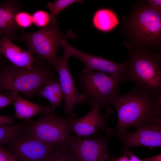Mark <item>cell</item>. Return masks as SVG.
<instances>
[{
    "mask_svg": "<svg viewBox=\"0 0 161 161\" xmlns=\"http://www.w3.org/2000/svg\"><path fill=\"white\" fill-rule=\"evenodd\" d=\"M44 161H76L74 157L67 146L57 147Z\"/></svg>",
    "mask_w": 161,
    "mask_h": 161,
    "instance_id": "obj_21",
    "label": "cell"
},
{
    "mask_svg": "<svg viewBox=\"0 0 161 161\" xmlns=\"http://www.w3.org/2000/svg\"><path fill=\"white\" fill-rule=\"evenodd\" d=\"M13 123V118L4 115H0V126L12 125Z\"/></svg>",
    "mask_w": 161,
    "mask_h": 161,
    "instance_id": "obj_27",
    "label": "cell"
},
{
    "mask_svg": "<svg viewBox=\"0 0 161 161\" xmlns=\"http://www.w3.org/2000/svg\"><path fill=\"white\" fill-rule=\"evenodd\" d=\"M123 155L117 159L113 158L112 161H129L128 157L125 152L123 151Z\"/></svg>",
    "mask_w": 161,
    "mask_h": 161,
    "instance_id": "obj_30",
    "label": "cell"
},
{
    "mask_svg": "<svg viewBox=\"0 0 161 161\" xmlns=\"http://www.w3.org/2000/svg\"><path fill=\"white\" fill-rule=\"evenodd\" d=\"M20 9L16 1L5 0L0 3V35L10 40H20L17 34L18 28L14 20L15 15Z\"/></svg>",
    "mask_w": 161,
    "mask_h": 161,
    "instance_id": "obj_15",
    "label": "cell"
},
{
    "mask_svg": "<svg viewBox=\"0 0 161 161\" xmlns=\"http://www.w3.org/2000/svg\"><path fill=\"white\" fill-rule=\"evenodd\" d=\"M60 46L64 49V54L74 57L83 63L84 65L82 71L83 72L97 71L119 80L126 71L127 61L118 63L102 57L89 55L70 46L67 43L66 40L62 41Z\"/></svg>",
    "mask_w": 161,
    "mask_h": 161,
    "instance_id": "obj_8",
    "label": "cell"
},
{
    "mask_svg": "<svg viewBox=\"0 0 161 161\" xmlns=\"http://www.w3.org/2000/svg\"><path fill=\"white\" fill-rule=\"evenodd\" d=\"M12 143L13 153L17 161H44L56 146L37 139L30 134L17 137Z\"/></svg>",
    "mask_w": 161,
    "mask_h": 161,
    "instance_id": "obj_11",
    "label": "cell"
},
{
    "mask_svg": "<svg viewBox=\"0 0 161 161\" xmlns=\"http://www.w3.org/2000/svg\"><path fill=\"white\" fill-rule=\"evenodd\" d=\"M0 161H17L14 156L10 152L0 148Z\"/></svg>",
    "mask_w": 161,
    "mask_h": 161,
    "instance_id": "obj_24",
    "label": "cell"
},
{
    "mask_svg": "<svg viewBox=\"0 0 161 161\" xmlns=\"http://www.w3.org/2000/svg\"><path fill=\"white\" fill-rule=\"evenodd\" d=\"M55 113L42 114L30 127L29 134L33 137L56 147L66 146L71 137V124L76 113L61 117Z\"/></svg>",
    "mask_w": 161,
    "mask_h": 161,
    "instance_id": "obj_7",
    "label": "cell"
},
{
    "mask_svg": "<svg viewBox=\"0 0 161 161\" xmlns=\"http://www.w3.org/2000/svg\"><path fill=\"white\" fill-rule=\"evenodd\" d=\"M38 95L47 99L55 108L60 105L64 99L61 86L56 78L47 81L40 90Z\"/></svg>",
    "mask_w": 161,
    "mask_h": 161,
    "instance_id": "obj_18",
    "label": "cell"
},
{
    "mask_svg": "<svg viewBox=\"0 0 161 161\" xmlns=\"http://www.w3.org/2000/svg\"><path fill=\"white\" fill-rule=\"evenodd\" d=\"M51 66L34 65L24 69L13 65L0 69V92L5 90L20 92L25 96L38 95L39 92L48 81L55 79Z\"/></svg>",
    "mask_w": 161,
    "mask_h": 161,
    "instance_id": "obj_3",
    "label": "cell"
},
{
    "mask_svg": "<svg viewBox=\"0 0 161 161\" xmlns=\"http://www.w3.org/2000/svg\"><path fill=\"white\" fill-rule=\"evenodd\" d=\"M2 36H1L0 35V38ZM2 55H1V53L0 52V61H1V56H2Z\"/></svg>",
    "mask_w": 161,
    "mask_h": 161,
    "instance_id": "obj_31",
    "label": "cell"
},
{
    "mask_svg": "<svg viewBox=\"0 0 161 161\" xmlns=\"http://www.w3.org/2000/svg\"><path fill=\"white\" fill-rule=\"evenodd\" d=\"M32 16L33 23L38 27L42 28L45 27L50 22L49 14L44 10H37Z\"/></svg>",
    "mask_w": 161,
    "mask_h": 161,
    "instance_id": "obj_23",
    "label": "cell"
},
{
    "mask_svg": "<svg viewBox=\"0 0 161 161\" xmlns=\"http://www.w3.org/2000/svg\"><path fill=\"white\" fill-rule=\"evenodd\" d=\"M83 1L81 0H57L53 2H49L47 7L50 11V23L52 24L56 23L57 16L66 7L73 4L81 3Z\"/></svg>",
    "mask_w": 161,
    "mask_h": 161,
    "instance_id": "obj_19",
    "label": "cell"
},
{
    "mask_svg": "<svg viewBox=\"0 0 161 161\" xmlns=\"http://www.w3.org/2000/svg\"><path fill=\"white\" fill-rule=\"evenodd\" d=\"M122 82L130 80L135 87L155 98L161 96V56L148 50L136 49L130 54Z\"/></svg>",
    "mask_w": 161,
    "mask_h": 161,
    "instance_id": "obj_2",
    "label": "cell"
},
{
    "mask_svg": "<svg viewBox=\"0 0 161 161\" xmlns=\"http://www.w3.org/2000/svg\"><path fill=\"white\" fill-rule=\"evenodd\" d=\"M12 103V99L8 95L0 92V109Z\"/></svg>",
    "mask_w": 161,
    "mask_h": 161,
    "instance_id": "obj_25",
    "label": "cell"
},
{
    "mask_svg": "<svg viewBox=\"0 0 161 161\" xmlns=\"http://www.w3.org/2000/svg\"><path fill=\"white\" fill-rule=\"evenodd\" d=\"M78 79L81 93L84 97V102L91 107H103L107 113L113 112L111 106L120 93L119 86L122 83L120 79L94 71H82Z\"/></svg>",
    "mask_w": 161,
    "mask_h": 161,
    "instance_id": "obj_4",
    "label": "cell"
},
{
    "mask_svg": "<svg viewBox=\"0 0 161 161\" xmlns=\"http://www.w3.org/2000/svg\"><path fill=\"white\" fill-rule=\"evenodd\" d=\"M0 52L15 66L28 69L34 66L33 53L21 49L4 36L0 38Z\"/></svg>",
    "mask_w": 161,
    "mask_h": 161,
    "instance_id": "obj_14",
    "label": "cell"
},
{
    "mask_svg": "<svg viewBox=\"0 0 161 161\" xmlns=\"http://www.w3.org/2000/svg\"><path fill=\"white\" fill-rule=\"evenodd\" d=\"M123 151L127 155L129 161H142L137 156L130 152L127 148L124 149Z\"/></svg>",
    "mask_w": 161,
    "mask_h": 161,
    "instance_id": "obj_28",
    "label": "cell"
},
{
    "mask_svg": "<svg viewBox=\"0 0 161 161\" xmlns=\"http://www.w3.org/2000/svg\"><path fill=\"white\" fill-rule=\"evenodd\" d=\"M93 23L97 29L107 32L114 28L119 22L116 15L112 11L103 9L96 12L93 17Z\"/></svg>",
    "mask_w": 161,
    "mask_h": 161,
    "instance_id": "obj_17",
    "label": "cell"
},
{
    "mask_svg": "<svg viewBox=\"0 0 161 161\" xmlns=\"http://www.w3.org/2000/svg\"><path fill=\"white\" fill-rule=\"evenodd\" d=\"M22 129L19 124L0 126V144L12 141L20 135Z\"/></svg>",
    "mask_w": 161,
    "mask_h": 161,
    "instance_id": "obj_20",
    "label": "cell"
},
{
    "mask_svg": "<svg viewBox=\"0 0 161 161\" xmlns=\"http://www.w3.org/2000/svg\"><path fill=\"white\" fill-rule=\"evenodd\" d=\"M149 6L155 10L161 13V1L160 0H148L146 1Z\"/></svg>",
    "mask_w": 161,
    "mask_h": 161,
    "instance_id": "obj_26",
    "label": "cell"
},
{
    "mask_svg": "<svg viewBox=\"0 0 161 161\" xmlns=\"http://www.w3.org/2000/svg\"><path fill=\"white\" fill-rule=\"evenodd\" d=\"M161 96L155 98L135 87L127 94L117 96L112 106L117 111V121L113 129L126 132L151 125L161 124Z\"/></svg>",
    "mask_w": 161,
    "mask_h": 161,
    "instance_id": "obj_1",
    "label": "cell"
},
{
    "mask_svg": "<svg viewBox=\"0 0 161 161\" xmlns=\"http://www.w3.org/2000/svg\"><path fill=\"white\" fill-rule=\"evenodd\" d=\"M108 135L91 138L71 136L66 146L76 161H107L110 159Z\"/></svg>",
    "mask_w": 161,
    "mask_h": 161,
    "instance_id": "obj_9",
    "label": "cell"
},
{
    "mask_svg": "<svg viewBox=\"0 0 161 161\" xmlns=\"http://www.w3.org/2000/svg\"><path fill=\"white\" fill-rule=\"evenodd\" d=\"M14 20L18 28L21 30L29 27L33 23L32 15L23 11L17 13L15 15Z\"/></svg>",
    "mask_w": 161,
    "mask_h": 161,
    "instance_id": "obj_22",
    "label": "cell"
},
{
    "mask_svg": "<svg viewBox=\"0 0 161 161\" xmlns=\"http://www.w3.org/2000/svg\"><path fill=\"white\" fill-rule=\"evenodd\" d=\"M21 31L28 50L44 59L50 66L53 65L57 58V52L62 41L76 37L71 30L65 33L61 32L57 22L54 24L49 23L33 32L26 33L21 30Z\"/></svg>",
    "mask_w": 161,
    "mask_h": 161,
    "instance_id": "obj_6",
    "label": "cell"
},
{
    "mask_svg": "<svg viewBox=\"0 0 161 161\" xmlns=\"http://www.w3.org/2000/svg\"><path fill=\"white\" fill-rule=\"evenodd\" d=\"M88 113L79 119H74L71 123V128L75 136L81 138L90 137L98 130L101 129L106 133L110 128L107 125L106 119L109 114L99 113L100 109L93 106Z\"/></svg>",
    "mask_w": 161,
    "mask_h": 161,
    "instance_id": "obj_13",
    "label": "cell"
},
{
    "mask_svg": "<svg viewBox=\"0 0 161 161\" xmlns=\"http://www.w3.org/2000/svg\"><path fill=\"white\" fill-rule=\"evenodd\" d=\"M161 13L146 4L137 7L131 15L127 24V33L138 49L148 50V47L160 45Z\"/></svg>",
    "mask_w": 161,
    "mask_h": 161,
    "instance_id": "obj_5",
    "label": "cell"
},
{
    "mask_svg": "<svg viewBox=\"0 0 161 161\" xmlns=\"http://www.w3.org/2000/svg\"><path fill=\"white\" fill-rule=\"evenodd\" d=\"M70 57L64 55L57 57L53 66L58 73V80L63 94L65 102L64 111L66 114H70L75 107L84 102L83 95L78 90L75 80L71 73L68 64Z\"/></svg>",
    "mask_w": 161,
    "mask_h": 161,
    "instance_id": "obj_10",
    "label": "cell"
},
{
    "mask_svg": "<svg viewBox=\"0 0 161 161\" xmlns=\"http://www.w3.org/2000/svg\"><path fill=\"white\" fill-rule=\"evenodd\" d=\"M107 134L117 136L126 148L146 146L152 149L161 146V124L150 125L131 132H120L110 129Z\"/></svg>",
    "mask_w": 161,
    "mask_h": 161,
    "instance_id": "obj_12",
    "label": "cell"
},
{
    "mask_svg": "<svg viewBox=\"0 0 161 161\" xmlns=\"http://www.w3.org/2000/svg\"><path fill=\"white\" fill-rule=\"evenodd\" d=\"M12 99L15 109L14 117L20 119L32 117L40 113H55L56 108L50 106L39 105L26 100L13 90H7L5 93Z\"/></svg>",
    "mask_w": 161,
    "mask_h": 161,
    "instance_id": "obj_16",
    "label": "cell"
},
{
    "mask_svg": "<svg viewBox=\"0 0 161 161\" xmlns=\"http://www.w3.org/2000/svg\"><path fill=\"white\" fill-rule=\"evenodd\" d=\"M142 161H161V154L153 157L143 159L141 160Z\"/></svg>",
    "mask_w": 161,
    "mask_h": 161,
    "instance_id": "obj_29",
    "label": "cell"
}]
</instances>
